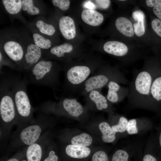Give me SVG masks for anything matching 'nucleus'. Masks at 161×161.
<instances>
[{"instance_id":"nucleus-12","label":"nucleus","mask_w":161,"mask_h":161,"mask_svg":"<svg viewBox=\"0 0 161 161\" xmlns=\"http://www.w3.org/2000/svg\"><path fill=\"white\" fill-rule=\"evenodd\" d=\"M41 132L38 125L29 126L24 129L20 134L21 139L25 144L30 145L34 143L38 139Z\"/></svg>"},{"instance_id":"nucleus-1","label":"nucleus","mask_w":161,"mask_h":161,"mask_svg":"<svg viewBox=\"0 0 161 161\" xmlns=\"http://www.w3.org/2000/svg\"><path fill=\"white\" fill-rule=\"evenodd\" d=\"M155 73L148 66L133 73L128 84V107L148 109L149 95Z\"/></svg>"},{"instance_id":"nucleus-31","label":"nucleus","mask_w":161,"mask_h":161,"mask_svg":"<svg viewBox=\"0 0 161 161\" xmlns=\"http://www.w3.org/2000/svg\"><path fill=\"white\" fill-rule=\"evenodd\" d=\"M92 161H109L106 154L104 151H99L93 154L92 157Z\"/></svg>"},{"instance_id":"nucleus-26","label":"nucleus","mask_w":161,"mask_h":161,"mask_svg":"<svg viewBox=\"0 0 161 161\" xmlns=\"http://www.w3.org/2000/svg\"><path fill=\"white\" fill-rule=\"evenodd\" d=\"M128 120L124 116H121L119 118L117 124L111 127L112 130L115 132L123 133L126 131L127 125Z\"/></svg>"},{"instance_id":"nucleus-18","label":"nucleus","mask_w":161,"mask_h":161,"mask_svg":"<svg viewBox=\"0 0 161 161\" xmlns=\"http://www.w3.org/2000/svg\"><path fill=\"white\" fill-rule=\"evenodd\" d=\"M89 96L91 100L95 103L98 110H102L108 108V100L99 92L92 90L90 92Z\"/></svg>"},{"instance_id":"nucleus-28","label":"nucleus","mask_w":161,"mask_h":161,"mask_svg":"<svg viewBox=\"0 0 161 161\" xmlns=\"http://www.w3.org/2000/svg\"><path fill=\"white\" fill-rule=\"evenodd\" d=\"M129 155L127 152L124 150H117L113 154L112 161H128Z\"/></svg>"},{"instance_id":"nucleus-8","label":"nucleus","mask_w":161,"mask_h":161,"mask_svg":"<svg viewBox=\"0 0 161 161\" xmlns=\"http://www.w3.org/2000/svg\"><path fill=\"white\" fill-rule=\"evenodd\" d=\"M90 72L89 68L86 66H75L68 70L66 76L70 83L77 85L84 81L89 75Z\"/></svg>"},{"instance_id":"nucleus-11","label":"nucleus","mask_w":161,"mask_h":161,"mask_svg":"<svg viewBox=\"0 0 161 161\" xmlns=\"http://www.w3.org/2000/svg\"><path fill=\"white\" fill-rule=\"evenodd\" d=\"M103 49L106 53L119 57L126 56L129 52L128 48L125 44L116 41L106 42L103 45Z\"/></svg>"},{"instance_id":"nucleus-17","label":"nucleus","mask_w":161,"mask_h":161,"mask_svg":"<svg viewBox=\"0 0 161 161\" xmlns=\"http://www.w3.org/2000/svg\"><path fill=\"white\" fill-rule=\"evenodd\" d=\"M99 128L101 132V138L103 141L106 143L113 142L115 139L116 133L107 123L103 122L100 123Z\"/></svg>"},{"instance_id":"nucleus-41","label":"nucleus","mask_w":161,"mask_h":161,"mask_svg":"<svg viewBox=\"0 0 161 161\" xmlns=\"http://www.w3.org/2000/svg\"><path fill=\"white\" fill-rule=\"evenodd\" d=\"M7 161H18V160L16 158H12L9 159Z\"/></svg>"},{"instance_id":"nucleus-38","label":"nucleus","mask_w":161,"mask_h":161,"mask_svg":"<svg viewBox=\"0 0 161 161\" xmlns=\"http://www.w3.org/2000/svg\"><path fill=\"white\" fill-rule=\"evenodd\" d=\"M161 2V0H147L146 3L147 5L150 7H154Z\"/></svg>"},{"instance_id":"nucleus-4","label":"nucleus","mask_w":161,"mask_h":161,"mask_svg":"<svg viewBox=\"0 0 161 161\" xmlns=\"http://www.w3.org/2000/svg\"><path fill=\"white\" fill-rule=\"evenodd\" d=\"M4 90L1 93L0 102V114L3 120L11 121L15 116V104L12 92Z\"/></svg>"},{"instance_id":"nucleus-15","label":"nucleus","mask_w":161,"mask_h":161,"mask_svg":"<svg viewBox=\"0 0 161 161\" xmlns=\"http://www.w3.org/2000/svg\"><path fill=\"white\" fill-rule=\"evenodd\" d=\"M115 25L117 30L122 34L128 37H131L134 34L133 25L126 18L120 17L116 20Z\"/></svg>"},{"instance_id":"nucleus-23","label":"nucleus","mask_w":161,"mask_h":161,"mask_svg":"<svg viewBox=\"0 0 161 161\" xmlns=\"http://www.w3.org/2000/svg\"><path fill=\"white\" fill-rule=\"evenodd\" d=\"M92 142V139L91 136L85 133L74 137L71 140L72 145L86 147L90 145Z\"/></svg>"},{"instance_id":"nucleus-22","label":"nucleus","mask_w":161,"mask_h":161,"mask_svg":"<svg viewBox=\"0 0 161 161\" xmlns=\"http://www.w3.org/2000/svg\"><path fill=\"white\" fill-rule=\"evenodd\" d=\"M32 38L34 43L41 49H48L51 47L50 40L44 36L42 34L34 32L32 34Z\"/></svg>"},{"instance_id":"nucleus-3","label":"nucleus","mask_w":161,"mask_h":161,"mask_svg":"<svg viewBox=\"0 0 161 161\" xmlns=\"http://www.w3.org/2000/svg\"><path fill=\"white\" fill-rule=\"evenodd\" d=\"M13 87L12 92L17 111L22 117H28L30 113L31 106L25 85L22 83H17Z\"/></svg>"},{"instance_id":"nucleus-25","label":"nucleus","mask_w":161,"mask_h":161,"mask_svg":"<svg viewBox=\"0 0 161 161\" xmlns=\"http://www.w3.org/2000/svg\"><path fill=\"white\" fill-rule=\"evenodd\" d=\"M22 10L26 12L28 14L35 16L40 13L39 8L34 5L32 0H22Z\"/></svg>"},{"instance_id":"nucleus-32","label":"nucleus","mask_w":161,"mask_h":161,"mask_svg":"<svg viewBox=\"0 0 161 161\" xmlns=\"http://www.w3.org/2000/svg\"><path fill=\"white\" fill-rule=\"evenodd\" d=\"M151 26L154 32L161 37V21L155 18L151 22Z\"/></svg>"},{"instance_id":"nucleus-19","label":"nucleus","mask_w":161,"mask_h":161,"mask_svg":"<svg viewBox=\"0 0 161 161\" xmlns=\"http://www.w3.org/2000/svg\"><path fill=\"white\" fill-rule=\"evenodd\" d=\"M2 2L6 11L11 15L18 14L22 10L21 0H2Z\"/></svg>"},{"instance_id":"nucleus-6","label":"nucleus","mask_w":161,"mask_h":161,"mask_svg":"<svg viewBox=\"0 0 161 161\" xmlns=\"http://www.w3.org/2000/svg\"><path fill=\"white\" fill-rule=\"evenodd\" d=\"M43 55L42 49L34 43L29 44L25 49L22 68L30 71L42 59Z\"/></svg>"},{"instance_id":"nucleus-9","label":"nucleus","mask_w":161,"mask_h":161,"mask_svg":"<svg viewBox=\"0 0 161 161\" xmlns=\"http://www.w3.org/2000/svg\"><path fill=\"white\" fill-rule=\"evenodd\" d=\"M161 102V76L154 75L150 92L148 109H158V103Z\"/></svg>"},{"instance_id":"nucleus-2","label":"nucleus","mask_w":161,"mask_h":161,"mask_svg":"<svg viewBox=\"0 0 161 161\" xmlns=\"http://www.w3.org/2000/svg\"><path fill=\"white\" fill-rule=\"evenodd\" d=\"M52 67L53 64L51 61L42 59L30 70L31 80L37 84H49Z\"/></svg>"},{"instance_id":"nucleus-13","label":"nucleus","mask_w":161,"mask_h":161,"mask_svg":"<svg viewBox=\"0 0 161 161\" xmlns=\"http://www.w3.org/2000/svg\"><path fill=\"white\" fill-rule=\"evenodd\" d=\"M81 17L86 23L95 27L101 24L104 20L103 15L100 13L93 10H83L81 14Z\"/></svg>"},{"instance_id":"nucleus-21","label":"nucleus","mask_w":161,"mask_h":161,"mask_svg":"<svg viewBox=\"0 0 161 161\" xmlns=\"http://www.w3.org/2000/svg\"><path fill=\"white\" fill-rule=\"evenodd\" d=\"M73 49L72 45L68 43H65L52 47L50 52L58 58L63 57L66 53L71 52Z\"/></svg>"},{"instance_id":"nucleus-33","label":"nucleus","mask_w":161,"mask_h":161,"mask_svg":"<svg viewBox=\"0 0 161 161\" xmlns=\"http://www.w3.org/2000/svg\"><path fill=\"white\" fill-rule=\"evenodd\" d=\"M94 2L98 7L103 9L108 8L111 3V1L109 0H96Z\"/></svg>"},{"instance_id":"nucleus-20","label":"nucleus","mask_w":161,"mask_h":161,"mask_svg":"<svg viewBox=\"0 0 161 161\" xmlns=\"http://www.w3.org/2000/svg\"><path fill=\"white\" fill-rule=\"evenodd\" d=\"M42 151L41 146L34 143L28 148L26 156L28 161H40L42 156Z\"/></svg>"},{"instance_id":"nucleus-34","label":"nucleus","mask_w":161,"mask_h":161,"mask_svg":"<svg viewBox=\"0 0 161 161\" xmlns=\"http://www.w3.org/2000/svg\"><path fill=\"white\" fill-rule=\"evenodd\" d=\"M157 131L154 144L155 148L161 151V126L158 128Z\"/></svg>"},{"instance_id":"nucleus-36","label":"nucleus","mask_w":161,"mask_h":161,"mask_svg":"<svg viewBox=\"0 0 161 161\" xmlns=\"http://www.w3.org/2000/svg\"><path fill=\"white\" fill-rule=\"evenodd\" d=\"M153 11L159 19L161 21V2L154 7Z\"/></svg>"},{"instance_id":"nucleus-14","label":"nucleus","mask_w":161,"mask_h":161,"mask_svg":"<svg viewBox=\"0 0 161 161\" xmlns=\"http://www.w3.org/2000/svg\"><path fill=\"white\" fill-rule=\"evenodd\" d=\"M66 154L71 157L82 159L88 157L90 154V149L86 146L69 145L66 148Z\"/></svg>"},{"instance_id":"nucleus-35","label":"nucleus","mask_w":161,"mask_h":161,"mask_svg":"<svg viewBox=\"0 0 161 161\" xmlns=\"http://www.w3.org/2000/svg\"><path fill=\"white\" fill-rule=\"evenodd\" d=\"M132 16L134 20L136 21L139 20H145L144 14L141 11L137 10L134 12Z\"/></svg>"},{"instance_id":"nucleus-10","label":"nucleus","mask_w":161,"mask_h":161,"mask_svg":"<svg viewBox=\"0 0 161 161\" xmlns=\"http://www.w3.org/2000/svg\"><path fill=\"white\" fill-rule=\"evenodd\" d=\"M60 31L63 37L67 40L74 38L76 35V28L73 20L68 16L61 17L59 20Z\"/></svg>"},{"instance_id":"nucleus-5","label":"nucleus","mask_w":161,"mask_h":161,"mask_svg":"<svg viewBox=\"0 0 161 161\" xmlns=\"http://www.w3.org/2000/svg\"><path fill=\"white\" fill-rule=\"evenodd\" d=\"M3 49L8 58L16 64H20L22 68L25 49L20 42L15 39H9L4 43Z\"/></svg>"},{"instance_id":"nucleus-39","label":"nucleus","mask_w":161,"mask_h":161,"mask_svg":"<svg viewBox=\"0 0 161 161\" xmlns=\"http://www.w3.org/2000/svg\"><path fill=\"white\" fill-rule=\"evenodd\" d=\"M143 161H157L156 158L153 156L149 154L145 155L143 159Z\"/></svg>"},{"instance_id":"nucleus-24","label":"nucleus","mask_w":161,"mask_h":161,"mask_svg":"<svg viewBox=\"0 0 161 161\" xmlns=\"http://www.w3.org/2000/svg\"><path fill=\"white\" fill-rule=\"evenodd\" d=\"M35 25L40 32L43 35L51 36L53 35L55 32V29L52 25L42 20H38Z\"/></svg>"},{"instance_id":"nucleus-40","label":"nucleus","mask_w":161,"mask_h":161,"mask_svg":"<svg viewBox=\"0 0 161 161\" xmlns=\"http://www.w3.org/2000/svg\"><path fill=\"white\" fill-rule=\"evenodd\" d=\"M88 5L89 6L86 7V8H88V9L93 10L94 8H95L96 7L95 5L91 3L90 1H86L85 2L84 4V6L85 7L88 6Z\"/></svg>"},{"instance_id":"nucleus-37","label":"nucleus","mask_w":161,"mask_h":161,"mask_svg":"<svg viewBox=\"0 0 161 161\" xmlns=\"http://www.w3.org/2000/svg\"><path fill=\"white\" fill-rule=\"evenodd\" d=\"M58 158L55 154V152L53 151H51L49 152V156L44 161H58Z\"/></svg>"},{"instance_id":"nucleus-42","label":"nucleus","mask_w":161,"mask_h":161,"mask_svg":"<svg viewBox=\"0 0 161 161\" xmlns=\"http://www.w3.org/2000/svg\"><path fill=\"white\" fill-rule=\"evenodd\" d=\"M22 161H26L25 160H22Z\"/></svg>"},{"instance_id":"nucleus-27","label":"nucleus","mask_w":161,"mask_h":161,"mask_svg":"<svg viewBox=\"0 0 161 161\" xmlns=\"http://www.w3.org/2000/svg\"><path fill=\"white\" fill-rule=\"evenodd\" d=\"M145 20H137V23L133 24L134 32L136 35L138 37L143 36L145 32L144 25Z\"/></svg>"},{"instance_id":"nucleus-16","label":"nucleus","mask_w":161,"mask_h":161,"mask_svg":"<svg viewBox=\"0 0 161 161\" xmlns=\"http://www.w3.org/2000/svg\"><path fill=\"white\" fill-rule=\"evenodd\" d=\"M64 109L71 115L78 117L83 112L82 106L75 99L65 98L63 102Z\"/></svg>"},{"instance_id":"nucleus-29","label":"nucleus","mask_w":161,"mask_h":161,"mask_svg":"<svg viewBox=\"0 0 161 161\" xmlns=\"http://www.w3.org/2000/svg\"><path fill=\"white\" fill-rule=\"evenodd\" d=\"M137 121V119L135 118L131 119L128 120L126 131L129 134H136L138 133Z\"/></svg>"},{"instance_id":"nucleus-30","label":"nucleus","mask_w":161,"mask_h":161,"mask_svg":"<svg viewBox=\"0 0 161 161\" xmlns=\"http://www.w3.org/2000/svg\"><path fill=\"white\" fill-rule=\"evenodd\" d=\"M52 2L54 6L63 11L68 10L70 4V1L68 0H52Z\"/></svg>"},{"instance_id":"nucleus-7","label":"nucleus","mask_w":161,"mask_h":161,"mask_svg":"<svg viewBox=\"0 0 161 161\" xmlns=\"http://www.w3.org/2000/svg\"><path fill=\"white\" fill-rule=\"evenodd\" d=\"M108 86V90L106 97L111 103L120 102L127 97L129 91L128 87L121 86L118 83L113 81H110Z\"/></svg>"}]
</instances>
